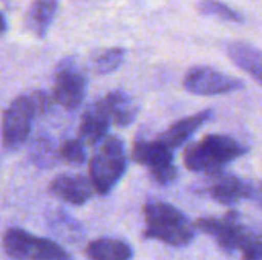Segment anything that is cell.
<instances>
[{"label":"cell","mask_w":262,"mask_h":260,"mask_svg":"<svg viewBox=\"0 0 262 260\" xmlns=\"http://www.w3.org/2000/svg\"><path fill=\"white\" fill-rule=\"evenodd\" d=\"M127 170L124 141L118 136H106L94 150L89 161V178L95 192L109 195Z\"/></svg>","instance_id":"277c9868"},{"label":"cell","mask_w":262,"mask_h":260,"mask_svg":"<svg viewBox=\"0 0 262 260\" xmlns=\"http://www.w3.org/2000/svg\"><path fill=\"white\" fill-rule=\"evenodd\" d=\"M261 195H262V187H261Z\"/></svg>","instance_id":"d4e9b609"},{"label":"cell","mask_w":262,"mask_h":260,"mask_svg":"<svg viewBox=\"0 0 262 260\" xmlns=\"http://www.w3.org/2000/svg\"><path fill=\"white\" fill-rule=\"evenodd\" d=\"M143 211L146 239H155L175 248L187 247L193 241L196 225L172 204L150 199L146 202Z\"/></svg>","instance_id":"7a4b0ae2"},{"label":"cell","mask_w":262,"mask_h":260,"mask_svg":"<svg viewBox=\"0 0 262 260\" xmlns=\"http://www.w3.org/2000/svg\"><path fill=\"white\" fill-rule=\"evenodd\" d=\"M57 11L58 0H34L25 18L26 28L38 38H43L54 21Z\"/></svg>","instance_id":"9a60e30c"},{"label":"cell","mask_w":262,"mask_h":260,"mask_svg":"<svg viewBox=\"0 0 262 260\" xmlns=\"http://www.w3.org/2000/svg\"><path fill=\"white\" fill-rule=\"evenodd\" d=\"M49 192L60 201L71 205H84L92 199L95 188L91 178L83 175L63 173L55 176L49 184Z\"/></svg>","instance_id":"7c38bea8"},{"label":"cell","mask_w":262,"mask_h":260,"mask_svg":"<svg viewBox=\"0 0 262 260\" xmlns=\"http://www.w3.org/2000/svg\"><path fill=\"white\" fill-rule=\"evenodd\" d=\"M49 227L58 238L66 239L68 242H78L84 234L81 225L63 210L49 215Z\"/></svg>","instance_id":"d6986e66"},{"label":"cell","mask_w":262,"mask_h":260,"mask_svg":"<svg viewBox=\"0 0 262 260\" xmlns=\"http://www.w3.org/2000/svg\"><path fill=\"white\" fill-rule=\"evenodd\" d=\"M3 250L12 260H72V256L60 244L34 236L21 228L6 230Z\"/></svg>","instance_id":"5b68a950"},{"label":"cell","mask_w":262,"mask_h":260,"mask_svg":"<svg viewBox=\"0 0 262 260\" xmlns=\"http://www.w3.org/2000/svg\"><path fill=\"white\" fill-rule=\"evenodd\" d=\"M126 57V51L123 48H109L94 55L92 67L97 74H111L117 70Z\"/></svg>","instance_id":"ffe728a7"},{"label":"cell","mask_w":262,"mask_h":260,"mask_svg":"<svg viewBox=\"0 0 262 260\" xmlns=\"http://www.w3.org/2000/svg\"><path fill=\"white\" fill-rule=\"evenodd\" d=\"M132 159L147 167L150 176L160 185H169L178 176V169L173 162V149L160 138L137 139L132 147Z\"/></svg>","instance_id":"8992f818"},{"label":"cell","mask_w":262,"mask_h":260,"mask_svg":"<svg viewBox=\"0 0 262 260\" xmlns=\"http://www.w3.org/2000/svg\"><path fill=\"white\" fill-rule=\"evenodd\" d=\"M29 158L40 169H52L60 161L58 147L49 135H37L29 146Z\"/></svg>","instance_id":"ac0fdd59"},{"label":"cell","mask_w":262,"mask_h":260,"mask_svg":"<svg viewBox=\"0 0 262 260\" xmlns=\"http://www.w3.org/2000/svg\"><path fill=\"white\" fill-rule=\"evenodd\" d=\"M229 57L262 86V51L253 44L232 41L227 46Z\"/></svg>","instance_id":"5bb4252c"},{"label":"cell","mask_w":262,"mask_h":260,"mask_svg":"<svg viewBox=\"0 0 262 260\" xmlns=\"http://www.w3.org/2000/svg\"><path fill=\"white\" fill-rule=\"evenodd\" d=\"M212 178L206 185V193L220 204L232 205L243 199L255 198L256 192L250 182L235 176V175H224V173H210Z\"/></svg>","instance_id":"30bf717a"},{"label":"cell","mask_w":262,"mask_h":260,"mask_svg":"<svg viewBox=\"0 0 262 260\" xmlns=\"http://www.w3.org/2000/svg\"><path fill=\"white\" fill-rule=\"evenodd\" d=\"M88 90V77L75 58L66 57L58 61L54 72V100L66 110L78 109Z\"/></svg>","instance_id":"52a82bcc"},{"label":"cell","mask_w":262,"mask_h":260,"mask_svg":"<svg viewBox=\"0 0 262 260\" xmlns=\"http://www.w3.org/2000/svg\"><path fill=\"white\" fill-rule=\"evenodd\" d=\"M6 28H8V23H6V18H5V15L0 12V35L6 31Z\"/></svg>","instance_id":"cb8c5ba5"},{"label":"cell","mask_w":262,"mask_h":260,"mask_svg":"<svg viewBox=\"0 0 262 260\" xmlns=\"http://www.w3.org/2000/svg\"><path fill=\"white\" fill-rule=\"evenodd\" d=\"M249 153V147L229 135H206L184 150V164L198 173H216L224 166Z\"/></svg>","instance_id":"3957f363"},{"label":"cell","mask_w":262,"mask_h":260,"mask_svg":"<svg viewBox=\"0 0 262 260\" xmlns=\"http://www.w3.org/2000/svg\"><path fill=\"white\" fill-rule=\"evenodd\" d=\"M196 230L212 236L226 253H241L243 260H262V231L247 225L235 211L224 218L196 221Z\"/></svg>","instance_id":"6da1fadb"},{"label":"cell","mask_w":262,"mask_h":260,"mask_svg":"<svg viewBox=\"0 0 262 260\" xmlns=\"http://www.w3.org/2000/svg\"><path fill=\"white\" fill-rule=\"evenodd\" d=\"M183 86L193 95L212 97L241 90L244 87V81L210 66H193L186 72Z\"/></svg>","instance_id":"9c48e42d"},{"label":"cell","mask_w":262,"mask_h":260,"mask_svg":"<svg viewBox=\"0 0 262 260\" xmlns=\"http://www.w3.org/2000/svg\"><path fill=\"white\" fill-rule=\"evenodd\" d=\"M86 256L89 260H130L134 250L121 239L103 238L88 244Z\"/></svg>","instance_id":"2e32d148"},{"label":"cell","mask_w":262,"mask_h":260,"mask_svg":"<svg viewBox=\"0 0 262 260\" xmlns=\"http://www.w3.org/2000/svg\"><path fill=\"white\" fill-rule=\"evenodd\" d=\"M34 118L29 95H18L11 101L2 118V143L8 152H17L28 141Z\"/></svg>","instance_id":"ba28073f"},{"label":"cell","mask_w":262,"mask_h":260,"mask_svg":"<svg viewBox=\"0 0 262 260\" xmlns=\"http://www.w3.org/2000/svg\"><path fill=\"white\" fill-rule=\"evenodd\" d=\"M29 100H31V104L34 107V112H35V116H41L45 115L49 109H51V104H52V98L48 92L45 90H34L29 93Z\"/></svg>","instance_id":"603a6c76"},{"label":"cell","mask_w":262,"mask_h":260,"mask_svg":"<svg viewBox=\"0 0 262 260\" xmlns=\"http://www.w3.org/2000/svg\"><path fill=\"white\" fill-rule=\"evenodd\" d=\"M112 121L118 127L130 126L138 116V104L123 90H112L104 97Z\"/></svg>","instance_id":"e0dca14e"},{"label":"cell","mask_w":262,"mask_h":260,"mask_svg":"<svg viewBox=\"0 0 262 260\" xmlns=\"http://www.w3.org/2000/svg\"><path fill=\"white\" fill-rule=\"evenodd\" d=\"M212 118H213V110H210V109H206V110L196 112L190 116L181 118V120L175 121L164 133H161L160 139L163 143H166L170 149H177V147L183 146L193 133L198 132V129H201Z\"/></svg>","instance_id":"4fadbf2b"},{"label":"cell","mask_w":262,"mask_h":260,"mask_svg":"<svg viewBox=\"0 0 262 260\" xmlns=\"http://www.w3.org/2000/svg\"><path fill=\"white\" fill-rule=\"evenodd\" d=\"M80 138H71L61 143L58 147L60 159L69 166H83L86 162V149Z\"/></svg>","instance_id":"7402d4cb"},{"label":"cell","mask_w":262,"mask_h":260,"mask_svg":"<svg viewBox=\"0 0 262 260\" xmlns=\"http://www.w3.org/2000/svg\"><path fill=\"white\" fill-rule=\"evenodd\" d=\"M196 9L203 14V15H212L226 21H232V23H243L244 17L235 11L233 8H230L229 5L220 2V0H198L196 3Z\"/></svg>","instance_id":"44dd1931"},{"label":"cell","mask_w":262,"mask_h":260,"mask_svg":"<svg viewBox=\"0 0 262 260\" xmlns=\"http://www.w3.org/2000/svg\"><path fill=\"white\" fill-rule=\"evenodd\" d=\"M111 121L112 118H111L104 98L89 104L80 118L78 138L86 146H95L101 143L107 136Z\"/></svg>","instance_id":"8fae6325"}]
</instances>
